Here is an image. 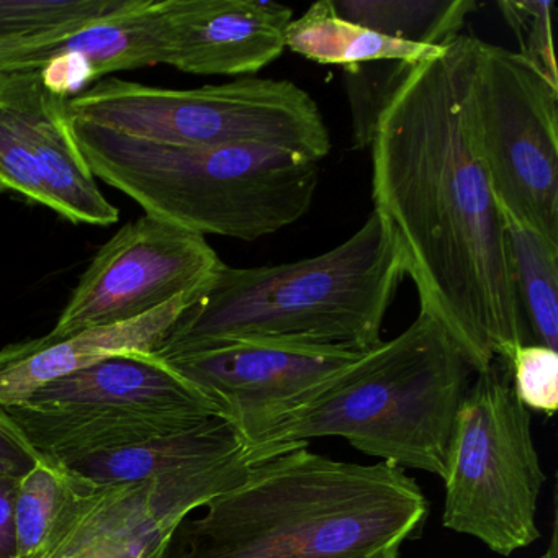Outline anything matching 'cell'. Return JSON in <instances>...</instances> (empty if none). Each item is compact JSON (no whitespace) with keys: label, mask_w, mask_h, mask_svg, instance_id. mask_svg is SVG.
Listing matches in <instances>:
<instances>
[{"label":"cell","mask_w":558,"mask_h":558,"mask_svg":"<svg viewBox=\"0 0 558 558\" xmlns=\"http://www.w3.org/2000/svg\"><path fill=\"white\" fill-rule=\"evenodd\" d=\"M469 35L411 68L378 116L371 143L374 211L416 286L475 374L531 344L505 218L465 109Z\"/></svg>","instance_id":"cell-1"},{"label":"cell","mask_w":558,"mask_h":558,"mask_svg":"<svg viewBox=\"0 0 558 558\" xmlns=\"http://www.w3.org/2000/svg\"><path fill=\"white\" fill-rule=\"evenodd\" d=\"M185 518L165 558H400L429 499L407 470L342 462L290 444Z\"/></svg>","instance_id":"cell-2"},{"label":"cell","mask_w":558,"mask_h":558,"mask_svg":"<svg viewBox=\"0 0 558 558\" xmlns=\"http://www.w3.org/2000/svg\"><path fill=\"white\" fill-rule=\"evenodd\" d=\"M404 277L393 233L372 211L351 238L318 256L250 269L223 263L155 355L166 361L231 342L371 351Z\"/></svg>","instance_id":"cell-3"},{"label":"cell","mask_w":558,"mask_h":558,"mask_svg":"<svg viewBox=\"0 0 558 558\" xmlns=\"http://www.w3.org/2000/svg\"><path fill=\"white\" fill-rule=\"evenodd\" d=\"M475 377L449 332L427 313L359 355L246 444L251 459L277 447L341 437L398 469L446 478L457 413Z\"/></svg>","instance_id":"cell-4"},{"label":"cell","mask_w":558,"mask_h":558,"mask_svg":"<svg viewBox=\"0 0 558 558\" xmlns=\"http://www.w3.org/2000/svg\"><path fill=\"white\" fill-rule=\"evenodd\" d=\"M90 171L146 214L202 234L256 241L302 220L318 162L257 146L187 148L143 142L71 120Z\"/></svg>","instance_id":"cell-5"},{"label":"cell","mask_w":558,"mask_h":558,"mask_svg":"<svg viewBox=\"0 0 558 558\" xmlns=\"http://www.w3.org/2000/svg\"><path fill=\"white\" fill-rule=\"evenodd\" d=\"M71 120L143 142L187 148L257 146L319 162L328 126L308 93L290 81L240 77L197 89L102 80L68 100Z\"/></svg>","instance_id":"cell-6"},{"label":"cell","mask_w":558,"mask_h":558,"mask_svg":"<svg viewBox=\"0 0 558 558\" xmlns=\"http://www.w3.org/2000/svg\"><path fill=\"white\" fill-rule=\"evenodd\" d=\"M545 482L531 411L515 398L509 365L495 359L475 374L457 413L442 525L511 557L541 538L537 508Z\"/></svg>","instance_id":"cell-7"},{"label":"cell","mask_w":558,"mask_h":558,"mask_svg":"<svg viewBox=\"0 0 558 558\" xmlns=\"http://www.w3.org/2000/svg\"><path fill=\"white\" fill-rule=\"evenodd\" d=\"M4 410L44 459L60 465L220 417L204 393L148 352L112 355Z\"/></svg>","instance_id":"cell-8"},{"label":"cell","mask_w":558,"mask_h":558,"mask_svg":"<svg viewBox=\"0 0 558 558\" xmlns=\"http://www.w3.org/2000/svg\"><path fill=\"white\" fill-rule=\"evenodd\" d=\"M558 87L514 51L469 35L470 133L502 217L558 244Z\"/></svg>","instance_id":"cell-9"},{"label":"cell","mask_w":558,"mask_h":558,"mask_svg":"<svg viewBox=\"0 0 558 558\" xmlns=\"http://www.w3.org/2000/svg\"><path fill=\"white\" fill-rule=\"evenodd\" d=\"M221 266L205 236L145 214L97 251L50 335L135 322L178 296H197Z\"/></svg>","instance_id":"cell-10"},{"label":"cell","mask_w":558,"mask_h":558,"mask_svg":"<svg viewBox=\"0 0 558 558\" xmlns=\"http://www.w3.org/2000/svg\"><path fill=\"white\" fill-rule=\"evenodd\" d=\"M251 463L250 450L243 447L169 475L97 486L44 558H165L178 525L240 485Z\"/></svg>","instance_id":"cell-11"},{"label":"cell","mask_w":558,"mask_h":558,"mask_svg":"<svg viewBox=\"0 0 558 558\" xmlns=\"http://www.w3.org/2000/svg\"><path fill=\"white\" fill-rule=\"evenodd\" d=\"M364 352L231 342L166 359L217 407L244 446Z\"/></svg>","instance_id":"cell-12"},{"label":"cell","mask_w":558,"mask_h":558,"mask_svg":"<svg viewBox=\"0 0 558 558\" xmlns=\"http://www.w3.org/2000/svg\"><path fill=\"white\" fill-rule=\"evenodd\" d=\"M293 11L272 0H161L165 64L246 77L282 57Z\"/></svg>","instance_id":"cell-13"},{"label":"cell","mask_w":558,"mask_h":558,"mask_svg":"<svg viewBox=\"0 0 558 558\" xmlns=\"http://www.w3.org/2000/svg\"><path fill=\"white\" fill-rule=\"evenodd\" d=\"M158 64H165V47L156 0H132L123 11L66 34L0 48V73L40 71L45 87L68 99L107 74Z\"/></svg>","instance_id":"cell-14"},{"label":"cell","mask_w":558,"mask_h":558,"mask_svg":"<svg viewBox=\"0 0 558 558\" xmlns=\"http://www.w3.org/2000/svg\"><path fill=\"white\" fill-rule=\"evenodd\" d=\"M21 110L50 210L73 225L110 227L119 208L107 201L84 159L68 110V97L45 87L40 71L4 73Z\"/></svg>","instance_id":"cell-15"},{"label":"cell","mask_w":558,"mask_h":558,"mask_svg":"<svg viewBox=\"0 0 558 558\" xmlns=\"http://www.w3.org/2000/svg\"><path fill=\"white\" fill-rule=\"evenodd\" d=\"M195 296L182 295L135 322L86 329L68 336L48 332L0 349V407L22 403L57 378L84 371L112 355L155 354Z\"/></svg>","instance_id":"cell-16"},{"label":"cell","mask_w":558,"mask_h":558,"mask_svg":"<svg viewBox=\"0 0 558 558\" xmlns=\"http://www.w3.org/2000/svg\"><path fill=\"white\" fill-rule=\"evenodd\" d=\"M243 447L246 446L234 427L223 417L215 416L195 426L83 457L63 466L94 485L112 486L214 462Z\"/></svg>","instance_id":"cell-17"},{"label":"cell","mask_w":558,"mask_h":558,"mask_svg":"<svg viewBox=\"0 0 558 558\" xmlns=\"http://www.w3.org/2000/svg\"><path fill=\"white\" fill-rule=\"evenodd\" d=\"M286 48L312 63L351 70L375 61L417 64L439 57L446 47H426L385 37L345 21L336 11L332 0H319L305 14L292 19L286 31Z\"/></svg>","instance_id":"cell-18"},{"label":"cell","mask_w":558,"mask_h":558,"mask_svg":"<svg viewBox=\"0 0 558 558\" xmlns=\"http://www.w3.org/2000/svg\"><path fill=\"white\" fill-rule=\"evenodd\" d=\"M97 485L44 459L19 482L15 531L19 558H44L81 501Z\"/></svg>","instance_id":"cell-19"},{"label":"cell","mask_w":558,"mask_h":558,"mask_svg":"<svg viewBox=\"0 0 558 558\" xmlns=\"http://www.w3.org/2000/svg\"><path fill=\"white\" fill-rule=\"evenodd\" d=\"M345 21L408 44L444 48L462 35L475 0H332Z\"/></svg>","instance_id":"cell-20"},{"label":"cell","mask_w":558,"mask_h":558,"mask_svg":"<svg viewBox=\"0 0 558 558\" xmlns=\"http://www.w3.org/2000/svg\"><path fill=\"white\" fill-rule=\"evenodd\" d=\"M505 225L529 338L558 351V244L519 221L505 218Z\"/></svg>","instance_id":"cell-21"},{"label":"cell","mask_w":558,"mask_h":558,"mask_svg":"<svg viewBox=\"0 0 558 558\" xmlns=\"http://www.w3.org/2000/svg\"><path fill=\"white\" fill-rule=\"evenodd\" d=\"M130 4L132 0H0V48L66 34Z\"/></svg>","instance_id":"cell-22"},{"label":"cell","mask_w":558,"mask_h":558,"mask_svg":"<svg viewBox=\"0 0 558 558\" xmlns=\"http://www.w3.org/2000/svg\"><path fill=\"white\" fill-rule=\"evenodd\" d=\"M0 194H15L50 208L21 110L4 73H0Z\"/></svg>","instance_id":"cell-23"},{"label":"cell","mask_w":558,"mask_h":558,"mask_svg":"<svg viewBox=\"0 0 558 558\" xmlns=\"http://www.w3.org/2000/svg\"><path fill=\"white\" fill-rule=\"evenodd\" d=\"M413 66L401 61H375L344 70L345 89L352 110L354 148H371L378 116Z\"/></svg>","instance_id":"cell-24"},{"label":"cell","mask_w":558,"mask_h":558,"mask_svg":"<svg viewBox=\"0 0 558 558\" xmlns=\"http://www.w3.org/2000/svg\"><path fill=\"white\" fill-rule=\"evenodd\" d=\"M551 0H501L498 9L518 41V57L558 87L557 61L551 41Z\"/></svg>","instance_id":"cell-25"},{"label":"cell","mask_w":558,"mask_h":558,"mask_svg":"<svg viewBox=\"0 0 558 558\" xmlns=\"http://www.w3.org/2000/svg\"><path fill=\"white\" fill-rule=\"evenodd\" d=\"M508 365L512 390L522 407L554 416L558 410V351L531 342L521 345Z\"/></svg>","instance_id":"cell-26"},{"label":"cell","mask_w":558,"mask_h":558,"mask_svg":"<svg viewBox=\"0 0 558 558\" xmlns=\"http://www.w3.org/2000/svg\"><path fill=\"white\" fill-rule=\"evenodd\" d=\"M44 460V456L32 446L24 430L0 407V476L24 478Z\"/></svg>","instance_id":"cell-27"},{"label":"cell","mask_w":558,"mask_h":558,"mask_svg":"<svg viewBox=\"0 0 558 558\" xmlns=\"http://www.w3.org/2000/svg\"><path fill=\"white\" fill-rule=\"evenodd\" d=\"M17 478L0 476V558H19L15 531V496Z\"/></svg>","instance_id":"cell-28"},{"label":"cell","mask_w":558,"mask_h":558,"mask_svg":"<svg viewBox=\"0 0 558 558\" xmlns=\"http://www.w3.org/2000/svg\"><path fill=\"white\" fill-rule=\"evenodd\" d=\"M538 558H558V529H557V515H554L551 521L550 535H548V544L545 550L542 551Z\"/></svg>","instance_id":"cell-29"}]
</instances>
